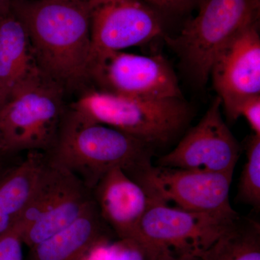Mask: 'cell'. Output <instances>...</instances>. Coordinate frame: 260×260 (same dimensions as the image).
<instances>
[{"instance_id":"obj_14","label":"cell","mask_w":260,"mask_h":260,"mask_svg":"<svg viewBox=\"0 0 260 260\" xmlns=\"http://www.w3.org/2000/svg\"><path fill=\"white\" fill-rule=\"evenodd\" d=\"M110 230L93 200L71 225L30 248L28 260H84L94 246L109 242Z\"/></svg>"},{"instance_id":"obj_9","label":"cell","mask_w":260,"mask_h":260,"mask_svg":"<svg viewBox=\"0 0 260 260\" xmlns=\"http://www.w3.org/2000/svg\"><path fill=\"white\" fill-rule=\"evenodd\" d=\"M234 173L152 166L134 179L149 198L191 212L232 213L229 200Z\"/></svg>"},{"instance_id":"obj_7","label":"cell","mask_w":260,"mask_h":260,"mask_svg":"<svg viewBox=\"0 0 260 260\" xmlns=\"http://www.w3.org/2000/svg\"><path fill=\"white\" fill-rule=\"evenodd\" d=\"M93 200L92 191L80 179L46 158L35 189L17 225L23 244L32 248L69 226Z\"/></svg>"},{"instance_id":"obj_19","label":"cell","mask_w":260,"mask_h":260,"mask_svg":"<svg viewBox=\"0 0 260 260\" xmlns=\"http://www.w3.org/2000/svg\"><path fill=\"white\" fill-rule=\"evenodd\" d=\"M166 19L182 16L198 8L202 0H141Z\"/></svg>"},{"instance_id":"obj_3","label":"cell","mask_w":260,"mask_h":260,"mask_svg":"<svg viewBox=\"0 0 260 260\" xmlns=\"http://www.w3.org/2000/svg\"><path fill=\"white\" fill-rule=\"evenodd\" d=\"M83 92L69 107L73 114L131 135L155 150L177 138L193 116L184 98L142 99L95 88Z\"/></svg>"},{"instance_id":"obj_5","label":"cell","mask_w":260,"mask_h":260,"mask_svg":"<svg viewBox=\"0 0 260 260\" xmlns=\"http://www.w3.org/2000/svg\"><path fill=\"white\" fill-rule=\"evenodd\" d=\"M198 9L178 35L164 38L191 79L203 86L220 49L242 29L259 21L260 0H202Z\"/></svg>"},{"instance_id":"obj_21","label":"cell","mask_w":260,"mask_h":260,"mask_svg":"<svg viewBox=\"0 0 260 260\" xmlns=\"http://www.w3.org/2000/svg\"><path fill=\"white\" fill-rule=\"evenodd\" d=\"M237 119L245 118L253 134L260 135V95L248 98L243 101L237 109Z\"/></svg>"},{"instance_id":"obj_1","label":"cell","mask_w":260,"mask_h":260,"mask_svg":"<svg viewBox=\"0 0 260 260\" xmlns=\"http://www.w3.org/2000/svg\"><path fill=\"white\" fill-rule=\"evenodd\" d=\"M26 28L38 66L65 92L90 83V20L86 1L12 0Z\"/></svg>"},{"instance_id":"obj_2","label":"cell","mask_w":260,"mask_h":260,"mask_svg":"<svg viewBox=\"0 0 260 260\" xmlns=\"http://www.w3.org/2000/svg\"><path fill=\"white\" fill-rule=\"evenodd\" d=\"M154 152L144 142L83 120L68 108L55 143L45 155L48 161L73 173L92 191L114 168H120L131 179L148 170L153 166Z\"/></svg>"},{"instance_id":"obj_18","label":"cell","mask_w":260,"mask_h":260,"mask_svg":"<svg viewBox=\"0 0 260 260\" xmlns=\"http://www.w3.org/2000/svg\"><path fill=\"white\" fill-rule=\"evenodd\" d=\"M246 162L244 164L239 185L237 198L241 203L260 209V135L252 134L246 138Z\"/></svg>"},{"instance_id":"obj_13","label":"cell","mask_w":260,"mask_h":260,"mask_svg":"<svg viewBox=\"0 0 260 260\" xmlns=\"http://www.w3.org/2000/svg\"><path fill=\"white\" fill-rule=\"evenodd\" d=\"M92 196L108 226L120 240L133 242L148 209L149 198L145 189L120 168H114L97 183Z\"/></svg>"},{"instance_id":"obj_24","label":"cell","mask_w":260,"mask_h":260,"mask_svg":"<svg viewBox=\"0 0 260 260\" xmlns=\"http://www.w3.org/2000/svg\"><path fill=\"white\" fill-rule=\"evenodd\" d=\"M12 0H0V16L11 8Z\"/></svg>"},{"instance_id":"obj_20","label":"cell","mask_w":260,"mask_h":260,"mask_svg":"<svg viewBox=\"0 0 260 260\" xmlns=\"http://www.w3.org/2000/svg\"><path fill=\"white\" fill-rule=\"evenodd\" d=\"M23 244L20 229L16 225L0 237V260H23Z\"/></svg>"},{"instance_id":"obj_22","label":"cell","mask_w":260,"mask_h":260,"mask_svg":"<svg viewBox=\"0 0 260 260\" xmlns=\"http://www.w3.org/2000/svg\"><path fill=\"white\" fill-rule=\"evenodd\" d=\"M109 260H145V257L134 243L121 240L111 246Z\"/></svg>"},{"instance_id":"obj_17","label":"cell","mask_w":260,"mask_h":260,"mask_svg":"<svg viewBox=\"0 0 260 260\" xmlns=\"http://www.w3.org/2000/svg\"><path fill=\"white\" fill-rule=\"evenodd\" d=\"M201 260H260V225L239 215L208 248L196 254Z\"/></svg>"},{"instance_id":"obj_4","label":"cell","mask_w":260,"mask_h":260,"mask_svg":"<svg viewBox=\"0 0 260 260\" xmlns=\"http://www.w3.org/2000/svg\"><path fill=\"white\" fill-rule=\"evenodd\" d=\"M65 94L42 71L15 88L0 107V158L21 152L47 153L68 111Z\"/></svg>"},{"instance_id":"obj_11","label":"cell","mask_w":260,"mask_h":260,"mask_svg":"<svg viewBox=\"0 0 260 260\" xmlns=\"http://www.w3.org/2000/svg\"><path fill=\"white\" fill-rule=\"evenodd\" d=\"M217 97L201 120L189 129L175 148L157 160L158 167L234 173L241 147L223 120Z\"/></svg>"},{"instance_id":"obj_10","label":"cell","mask_w":260,"mask_h":260,"mask_svg":"<svg viewBox=\"0 0 260 260\" xmlns=\"http://www.w3.org/2000/svg\"><path fill=\"white\" fill-rule=\"evenodd\" d=\"M86 3L91 39L90 61L101 54L165 37V20L141 0H86Z\"/></svg>"},{"instance_id":"obj_8","label":"cell","mask_w":260,"mask_h":260,"mask_svg":"<svg viewBox=\"0 0 260 260\" xmlns=\"http://www.w3.org/2000/svg\"><path fill=\"white\" fill-rule=\"evenodd\" d=\"M90 83L109 93L142 99H181L172 67L164 56L111 51L94 58Z\"/></svg>"},{"instance_id":"obj_16","label":"cell","mask_w":260,"mask_h":260,"mask_svg":"<svg viewBox=\"0 0 260 260\" xmlns=\"http://www.w3.org/2000/svg\"><path fill=\"white\" fill-rule=\"evenodd\" d=\"M45 162V153L28 152L0 174V237L18 225Z\"/></svg>"},{"instance_id":"obj_25","label":"cell","mask_w":260,"mask_h":260,"mask_svg":"<svg viewBox=\"0 0 260 260\" xmlns=\"http://www.w3.org/2000/svg\"><path fill=\"white\" fill-rule=\"evenodd\" d=\"M3 158H0V174H1L2 173L4 172L5 169H6L7 168H8V167H5V164H4V162H3Z\"/></svg>"},{"instance_id":"obj_15","label":"cell","mask_w":260,"mask_h":260,"mask_svg":"<svg viewBox=\"0 0 260 260\" xmlns=\"http://www.w3.org/2000/svg\"><path fill=\"white\" fill-rule=\"evenodd\" d=\"M40 72L26 28L11 7L0 16V107L15 88Z\"/></svg>"},{"instance_id":"obj_6","label":"cell","mask_w":260,"mask_h":260,"mask_svg":"<svg viewBox=\"0 0 260 260\" xmlns=\"http://www.w3.org/2000/svg\"><path fill=\"white\" fill-rule=\"evenodd\" d=\"M239 216L236 211H187L149 198L148 209L132 242L139 248L145 260L166 249L194 254L211 245Z\"/></svg>"},{"instance_id":"obj_26","label":"cell","mask_w":260,"mask_h":260,"mask_svg":"<svg viewBox=\"0 0 260 260\" xmlns=\"http://www.w3.org/2000/svg\"><path fill=\"white\" fill-rule=\"evenodd\" d=\"M57 1L85 2L86 1V0H57Z\"/></svg>"},{"instance_id":"obj_12","label":"cell","mask_w":260,"mask_h":260,"mask_svg":"<svg viewBox=\"0 0 260 260\" xmlns=\"http://www.w3.org/2000/svg\"><path fill=\"white\" fill-rule=\"evenodd\" d=\"M259 21L247 25L215 56L210 72L228 120L248 98L260 95Z\"/></svg>"},{"instance_id":"obj_23","label":"cell","mask_w":260,"mask_h":260,"mask_svg":"<svg viewBox=\"0 0 260 260\" xmlns=\"http://www.w3.org/2000/svg\"><path fill=\"white\" fill-rule=\"evenodd\" d=\"M148 260H201L194 254H179L174 251L162 250L154 254Z\"/></svg>"}]
</instances>
